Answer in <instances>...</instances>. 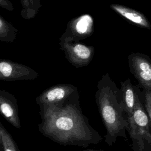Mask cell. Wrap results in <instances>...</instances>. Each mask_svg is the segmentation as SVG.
I'll return each instance as SVG.
<instances>
[{"label": "cell", "mask_w": 151, "mask_h": 151, "mask_svg": "<svg viewBox=\"0 0 151 151\" xmlns=\"http://www.w3.org/2000/svg\"><path fill=\"white\" fill-rule=\"evenodd\" d=\"M0 7L8 11H14V6L9 0H0Z\"/></svg>", "instance_id": "2e32d148"}, {"label": "cell", "mask_w": 151, "mask_h": 151, "mask_svg": "<svg viewBox=\"0 0 151 151\" xmlns=\"http://www.w3.org/2000/svg\"><path fill=\"white\" fill-rule=\"evenodd\" d=\"M1 126H2V124L0 122V145L1 146ZM2 147V146H1Z\"/></svg>", "instance_id": "ac0fdd59"}, {"label": "cell", "mask_w": 151, "mask_h": 151, "mask_svg": "<svg viewBox=\"0 0 151 151\" xmlns=\"http://www.w3.org/2000/svg\"><path fill=\"white\" fill-rule=\"evenodd\" d=\"M38 76L36 71L25 64L0 58V80H32Z\"/></svg>", "instance_id": "52a82bcc"}, {"label": "cell", "mask_w": 151, "mask_h": 151, "mask_svg": "<svg viewBox=\"0 0 151 151\" xmlns=\"http://www.w3.org/2000/svg\"><path fill=\"white\" fill-rule=\"evenodd\" d=\"M81 151H104V150H97V149H84Z\"/></svg>", "instance_id": "e0dca14e"}, {"label": "cell", "mask_w": 151, "mask_h": 151, "mask_svg": "<svg viewBox=\"0 0 151 151\" xmlns=\"http://www.w3.org/2000/svg\"><path fill=\"white\" fill-rule=\"evenodd\" d=\"M127 120L133 151H151V124L140 99Z\"/></svg>", "instance_id": "3957f363"}, {"label": "cell", "mask_w": 151, "mask_h": 151, "mask_svg": "<svg viewBox=\"0 0 151 151\" xmlns=\"http://www.w3.org/2000/svg\"><path fill=\"white\" fill-rule=\"evenodd\" d=\"M95 99L106 133L105 142L109 146L118 137L127 140L129 123L126 117L122 93L108 73L103 75L97 85Z\"/></svg>", "instance_id": "7a4b0ae2"}, {"label": "cell", "mask_w": 151, "mask_h": 151, "mask_svg": "<svg viewBox=\"0 0 151 151\" xmlns=\"http://www.w3.org/2000/svg\"><path fill=\"white\" fill-rule=\"evenodd\" d=\"M40 114L39 132L60 145L86 147L103 140L83 114L78 94L61 106L40 107Z\"/></svg>", "instance_id": "6da1fadb"}, {"label": "cell", "mask_w": 151, "mask_h": 151, "mask_svg": "<svg viewBox=\"0 0 151 151\" xmlns=\"http://www.w3.org/2000/svg\"><path fill=\"white\" fill-rule=\"evenodd\" d=\"M150 133H151V126H150Z\"/></svg>", "instance_id": "d6986e66"}, {"label": "cell", "mask_w": 151, "mask_h": 151, "mask_svg": "<svg viewBox=\"0 0 151 151\" xmlns=\"http://www.w3.org/2000/svg\"><path fill=\"white\" fill-rule=\"evenodd\" d=\"M78 94L77 88L72 84H59L50 87L36 97L40 107L61 106Z\"/></svg>", "instance_id": "277c9868"}, {"label": "cell", "mask_w": 151, "mask_h": 151, "mask_svg": "<svg viewBox=\"0 0 151 151\" xmlns=\"http://www.w3.org/2000/svg\"><path fill=\"white\" fill-rule=\"evenodd\" d=\"M131 73L144 90L151 91V60L145 54L132 53L128 57Z\"/></svg>", "instance_id": "ba28073f"}, {"label": "cell", "mask_w": 151, "mask_h": 151, "mask_svg": "<svg viewBox=\"0 0 151 151\" xmlns=\"http://www.w3.org/2000/svg\"><path fill=\"white\" fill-rule=\"evenodd\" d=\"M120 91L124 109L127 116H130L135 109L137 101L140 99L139 88L132 84L130 78L124 81H121Z\"/></svg>", "instance_id": "30bf717a"}, {"label": "cell", "mask_w": 151, "mask_h": 151, "mask_svg": "<svg viewBox=\"0 0 151 151\" xmlns=\"http://www.w3.org/2000/svg\"><path fill=\"white\" fill-rule=\"evenodd\" d=\"M110 8L120 16L137 27L150 29L151 25L147 18L141 12L120 4H111Z\"/></svg>", "instance_id": "8fae6325"}, {"label": "cell", "mask_w": 151, "mask_h": 151, "mask_svg": "<svg viewBox=\"0 0 151 151\" xmlns=\"http://www.w3.org/2000/svg\"><path fill=\"white\" fill-rule=\"evenodd\" d=\"M0 114L16 129L21 128L17 100L13 94L4 90H0Z\"/></svg>", "instance_id": "9c48e42d"}, {"label": "cell", "mask_w": 151, "mask_h": 151, "mask_svg": "<svg viewBox=\"0 0 151 151\" xmlns=\"http://www.w3.org/2000/svg\"><path fill=\"white\" fill-rule=\"evenodd\" d=\"M1 133V146L3 151H20L12 136L2 124Z\"/></svg>", "instance_id": "5bb4252c"}, {"label": "cell", "mask_w": 151, "mask_h": 151, "mask_svg": "<svg viewBox=\"0 0 151 151\" xmlns=\"http://www.w3.org/2000/svg\"><path fill=\"white\" fill-rule=\"evenodd\" d=\"M18 33V29L0 15V42H13L15 41Z\"/></svg>", "instance_id": "7c38bea8"}, {"label": "cell", "mask_w": 151, "mask_h": 151, "mask_svg": "<svg viewBox=\"0 0 151 151\" xmlns=\"http://www.w3.org/2000/svg\"><path fill=\"white\" fill-rule=\"evenodd\" d=\"M21 15L25 19L34 18L41 7V0H20Z\"/></svg>", "instance_id": "4fadbf2b"}, {"label": "cell", "mask_w": 151, "mask_h": 151, "mask_svg": "<svg viewBox=\"0 0 151 151\" xmlns=\"http://www.w3.org/2000/svg\"><path fill=\"white\" fill-rule=\"evenodd\" d=\"M144 105L143 107L149 119L151 124V91L144 90L143 94Z\"/></svg>", "instance_id": "9a60e30c"}, {"label": "cell", "mask_w": 151, "mask_h": 151, "mask_svg": "<svg viewBox=\"0 0 151 151\" xmlns=\"http://www.w3.org/2000/svg\"><path fill=\"white\" fill-rule=\"evenodd\" d=\"M59 44L67 60L76 68L86 66L93 60L94 54L93 46L78 42L61 41Z\"/></svg>", "instance_id": "8992f818"}, {"label": "cell", "mask_w": 151, "mask_h": 151, "mask_svg": "<svg viewBox=\"0 0 151 151\" xmlns=\"http://www.w3.org/2000/svg\"><path fill=\"white\" fill-rule=\"evenodd\" d=\"M93 30V17L87 14H83L68 22L67 28L59 40L60 42H77L91 35Z\"/></svg>", "instance_id": "5b68a950"}]
</instances>
